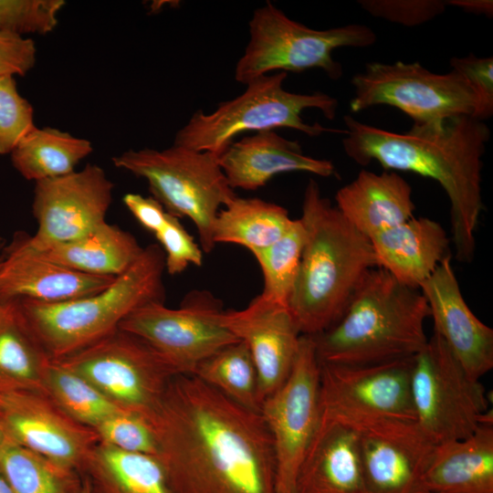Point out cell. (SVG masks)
<instances>
[{
	"label": "cell",
	"mask_w": 493,
	"mask_h": 493,
	"mask_svg": "<svg viewBox=\"0 0 493 493\" xmlns=\"http://www.w3.org/2000/svg\"><path fill=\"white\" fill-rule=\"evenodd\" d=\"M249 36L235 70L236 80L245 85L274 70L320 68L330 79H338L343 68L332 58L333 50L367 47L376 41L375 33L365 25L317 30L290 19L269 1L254 11Z\"/></svg>",
	"instance_id": "8"
},
{
	"label": "cell",
	"mask_w": 493,
	"mask_h": 493,
	"mask_svg": "<svg viewBox=\"0 0 493 493\" xmlns=\"http://www.w3.org/2000/svg\"><path fill=\"white\" fill-rule=\"evenodd\" d=\"M305 230L300 219H294L288 232L270 246L251 252L263 273L261 293L288 308V301L298 278Z\"/></svg>",
	"instance_id": "34"
},
{
	"label": "cell",
	"mask_w": 493,
	"mask_h": 493,
	"mask_svg": "<svg viewBox=\"0 0 493 493\" xmlns=\"http://www.w3.org/2000/svg\"><path fill=\"white\" fill-rule=\"evenodd\" d=\"M320 377L314 341L301 335L288 377L260 410L274 446L277 493H296L298 474L320 419Z\"/></svg>",
	"instance_id": "13"
},
{
	"label": "cell",
	"mask_w": 493,
	"mask_h": 493,
	"mask_svg": "<svg viewBox=\"0 0 493 493\" xmlns=\"http://www.w3.org/2000/svg\"><path fill=\"white\" fill-rule=\"evenodd\" d=\"M430 317L419 288L381 267L367 272L340 319L314 336L320 363L363 365L413 357L425 345Z\"/></svg>",
	"instance_id": "4"
},
{
	"label": "cell",
	"mask_w": 493,
	"mask_h": 493,
	"mask_svg": "<svg viewBox=\"0 0 493 493\" xmlns=\"http://www.w3.org/2000/svg\"><path fill=\"white\" fill-rule=\"evenodd\" d=\"M172 493H277L270 432L260 412L194 375H175L144 419Z\"/></svg>",
	"instance_id": "1"
},
{
	"label": "cell",
	"mask_w": 493,
	"mask_h": 493,
	"mask_svg": "<svg viewBox=\"0 0 493 493\" xmlns=\"http://www.w3.org/2000/svg\"><path fill=\"white\" fill-rule=\"evenodd\" d=\"M143 248L131 233L105 222L79 239L42 251L33 250L75 271L116 278L136 262Z\"/></svg>",
	"instance_id": "26"
},
{
	"label": "cell",
	"mask_w": 493,
	"mask_h": 493,
	"mask_svg": "<svg viewBox=\"0 0 493 493\" xmlns=\"http://www.w3.org/2000/svg\"><path fill=\"white\" fill-rule=\"evenodd\" d=\"M5 240L3 238L0 237V263L3 259V257H4V251H5Z\"/></svg>",
	"instance_id": "45"
},
{
	"label": "cell",
	"mask_w": 493,
	"mask_h": 493,
	"mask_svg": "<svg viewBox=\"0 0 493 493\" xmlns=\"http://www.w3.org/2000/svg\"><path fill=\"white\" fill-rule=\"evenodd\" d=\"M418 490L493 493V425L481 424L466 438L436 445Z\"/></svg>",
	"instance_id": "25"
},
{
	"label": "cell",
	"mask_w": 493,
	"mask_h": 493,
	"mask_svg": "<svg viewBox=\"0 0 493 493\" xmlns=\"http://www.w3.org/2000/svg\"><path fill=\"white\" fill-rule=\"evenodd\" d=\"M64 0H0V32L46 35L57 26Z\"/></svg>",
	"instance_id": "35"
},
{
	"label": "cell",
	"mask_w": 493,
	"mask_h": 493,
	"mask_svg": "<svg viewBox=\"0 0 493 493\" xmlns=\"http://www.w3.org/2000/svg\"><path fill=\"white\" fill-rule=\"evenodd\" d=\"M81 475L86 493H172L154 456L99 442Z\"/></svg>",
	"instance_id": "27"
},
{
	"label": "cell",
	"mask_w": 493,
	"mask_h": 493,
	"mask_svg": "<svg viewBox=\"0 0 493 493\" xmlns=\"http://www.w3.org/2000/svg\"><path fill=\"white\" fill-rule=\"evenodd\" d=\"M113 184L105 171L88 163L80 171L36 182L32 209L37 222L26 244L36 251L79 239L106 221Z\"/></svg>",
	"instance_id": "15"
},
{
	"label": "cell",
	"mask_w": 493,
	"mask_h": 493,
	"mask_svg": "<svg viewBox=\"0 0 493 493\" xmlns=\"http://www.w3.org/2000/svg\"><path fill=\"white\" fill-rule=\"evenodd\" d=\"M0 493H14L0 469Z\"/></svg>",
	"instance_id": "44"
},
{
	"label": "cell",
	"mask_w": 493,
	"mask_h": 493,
	"mask_svg": "<svg viewBox=\"0 0 493 493\" xmlns=\"http://www.w3.org/2000/svg\"><path fill=\"white\" fill-rule=\"evenodd\" d=\"M222 303L206 290H193L177 309L151 302L128 315L119 328L147 342L175 375H192L196 366L238 341L223 324Z\"/></svg>",
	"instance_id": "12"
},
{
	"label": "cell",
	"mask_w": 493,
	"mask_h": 493,
	"mask_svg": "<svg viewBox=\"0 0 493 493\" xmlns=\"http://www.w3.org/2000/svg\"><path fill=\"white\" fill-rule=\"evenodd\" d=\"M85 493H86V489H85Z\"/></svg>",
	"instance_id": "48"
},
{
	"label": "cell",
	"mask_w": 493,
	"mask_h": 493,
	"mask_svg": "<svg viewBox=\"0 0 493 493\" xmlns=\"http://www.w3.org/2000/svg\"><path fill=\"white\" fill-rule=\"evenodd\" d=\"M342 146L347 156L366 166L379 163L385 171L411 172L436 181L450 203L455 257L468 263L476 252L475 234L483 210L482 167L488 126L472 116L414 124L398 133L343 118Z\"/></svg>",
	"instance_id": "2"
},
{
	"label": "cell",
	"mask_w": 493,
	"mask_h": 493,
	"mask_svg": "<svg viewBox=\"0 0 493 493\" xmlns=\"http://www.w3.org/2000/svg\"><path fill=\"white\" fill-rule=\"evenodd\" d=\"M47 359L8 302L0 318V387L45 392L42 373Z\"/></svg>",
	"instance_id": "32"
},
{
	"label": "cell",
	"mask_w": 493,
	"mask_h": 493,
	"mask_svg": "<svg viewBox=\"0 0 493 493\" xmlns=\"http://www.w3.org/2000/svg\"><path fill=\"white\" fill-rule=\"evenodd\" d=\"M344 422L358 434L367 493L415 491L436 446L415 421L388 418Z\"/></svg>",
	"instance_id": "17"
},
{
	"label": "cell",
	"mask_w": 493,
	"mask_h": 493,
	"mask_svg": "<svg viewBox=\"0 0 493 493\" xmlns=\"http://www.w3.org/2000/svg\"><path fill=\"white\" fill-rule=\"evenodd\" d=\"M286 78L287 72L283 71L262 76L247 83L241 95L220 103L213 112L195 111L176 133L173 145L219 156L236 135L245 131L288 128L311 137L330 131L345 133V130L307 123L301 117L304 110L317 109L325 118L333 120L339 106L337 99L320 91H288L283 88Z\"/></svg>",
	"instance_id": "6"
},
{
	"label": "cell",
	"mask_w": 493,
	"mask_h": 493,
	"mask_svg": "<svg viewBox=\"0 0 493 493\" xmlns=\"http://www.w3.org/2000/svg\"><path fill=\"white\" fill-rule=\"evenodd\" d=\"M192 375L242 406L260 412L257 371L243 341L220 349L201 362Z\"/></svg>",
	"instance_id": "31"
},
{
	"label": "cell",
	"mask_w": 493,
	"mask_h": 493,
	"mask_svg": "<svg viewBox=\"0 0 493 493\" xmlns=\"http://www.w3.org/2000/svg\"><path fill=\"white\" fill-rule=\"evenodd\" d=\"M93 151L89 140L56 128H33L11 154L14 167L26 180L38 182L68 174Z\"/></svg>",
	"instance_id": "29"
},
{
	"label": "cell",
	"mask_w": 493,
	"mask_h": 493,
	"mask_svg": "<svg viewBox=\"0 0 493 493\" xmlns=\"http://www.w3.org/2000/svg\"><path fill=\"white\" fill-rule=\"evenodd\" d=\"M154 236L164 254V266L168 274L177 275L190 265H202L204 252L179 218L168 213L165 223Z\"/></svg>",
	"instance_id": "38"
},
{
	"label": "cell",
	"mask_w": 493,
	"mask_h": 493,
	"mask_svg": "<svg viewBox=\"0 0 493 493\" xmlns=\"http://www.w3.org/2000/svg\"><path fill=\"white\" fill-rule=\"evenodd\" d=\"M336 207L359 232L374 235L414 217L411 185L396 172L362 170L335 194Z\"/></svg>",
	"instance_id": "24"
},
{
	"label": "cell",
	"mask_w": 493,
	"mask_h": 493,
	"mask_svg": "<svg viewBox=\"0 0 493 493\" xmlns=\"http://www.w3.org/2000/svg\"><path fill=\"white\" fill-rule=\"evenodd\" d=\"M0 469L14 493H85L77 469L16 444L1 431Z\"/></svg>",
	"instance_id": "30"
},
{
	"label": "cell",
	"mask_w": 493,
	"mask_h": 493,
	"mask_svg": "<svg viewBox=\"0 0 493 493\" xmlns=\"http://www.w3.org/2000/svg\"><path fill=\"white\" fill-rule=\"evenodd\" d=\"M370 241L377 267L415 288L451 255L446 232L428 217H412L374 235Z\"/></svg>",
	"instance_id": "23"
},
{
	"label": "cell",
	"mask_w": 493,
	"mask_h": 493,
	"mask_svg": "<svg viewBox=\"0 0 493 493\" xmlns=\"http://www.w3.org/2000/svg\"><path fill=\"white\" fill-rule=\"evenodd\" d=\"M45 392L71 418L94 429L110 416L124 411L98 389L58 361L47 357L43 366Z\"/></svg>",
	"instance_id": "33"
},
{
	"label": "cell",
	"mask_w": 493,
	"mask_h": 493,
	"mask_svg": "<svg viewBox=\"0 0 493 493\" xmlns=\"http://www.w3.org/2000/svg\"><path fill=\"white\" fill-rule=\"evenodd\" d=\"M446 5L457 7L467 13L485 15L491 17L493 14V2L491 0H449Z\"/></svg>",
	"instance_id": "43"
},
{
	"label": "cell",
	"mask_w": 493,
	"mask_h": 493,
	"mask_svg": "<svg viewBox=\"0 0 493 493\" xmlns=\"http://www.w3.org/2000/svg\"><path fill=\"white\" fill-rule=\"evenodd\" d=\"M299 219L305 242L288 309L301 335L314 336L340 319L377 265L370 238L342 216L312 179L304 191Z\"/></svg>",
	"instance_id": "3"
},
{
	"label": "cell",
	"mask_w": 493,
	"mask_h": 493,
	"mask_svg": "<svg viewBox=\"0 0 493 493\" xmlns=\"http://www.w3.org/2000/svg\"><path fill=\"white\" fill-rule=\"evenodd\" d=\"M36 59L37 48L31 38L0 32V76H25Z\"/></svg>",
	"instance_id": "41"
},
{
	"label": "cell",
	"mask_w": 493,
	"mask_h": 493,
	"mask_svg": "<svg viewBox=\"0 0 493 493\" xmlns=\"http://www.w3.org/2000/svg\"><path fill=\"white\" fill-rule=\"evenodd\" d=\"M351 83L354 93L352 112L377 105L394 107L414 124L437 122L455 116L475 118L477 99L467 81L457 72H431L419 62H370Z\"/></svg>",
	"instance_id": "11"
},
{
	"label": "cell",
	"mask_w": 493,
	"mask_h": 493,
	"mask_svg": "<svg viewBox=\"0 0 493 493\" xmlns=\"http://www.w3.org/2000/svg\"><path fill=\"white\" fill-rule=\"evenodd\" d=\"M413 357L363 365L320 362V415L347 422L415 421Z\"/></svg>",
	"instance_id": "14"
},
{
	"label": "cell",
	"mask_w": 493,
	"mask_h": 493,
	"mask_svg": "<svg viewBox=\"0 0 493 493\" xmlns=\"http://www.w3.org/2000/svg\"><path fill=\"white\" fill-rule=\"evenodd\" d=\"M293 220L287 209L277 204L236 196L217 214L213 240L215 244H236L253 252L278 240Z\"/></svg>",
	"instance_id": "28"
},
{
	"label": "cell",
	"mask_w": 493,
	"mask_h": 493,
	"mask_svg": "<svg viewBox=\"0 0 493 493\" xmlns=\"http://www.w3.org/2000/svg\"><path fill=\"white\" fill-rule=\"evenodd\" d=\"M413 493H431V492H426V491H419V490H418V491H414V492H413Z\"/></svg>",
	"instance_id": "47"
},
{
	"label": "cell",
	"mask_w": 493,
	"mask_h": 493,
	"mask_svg": "<svg viewBox=\"0 0 493 493\" xmlns=\"http://www.w3.org/2000/svg\"><path fill=\"white\" fill-rule=\"evenodd\" d=\"M296 493H367L358 434L351 425L320 415Z\"/></svg>",
	"instance_id": "22"
},
{
	"label": "cell",
	"mask_w": 493,
	"mask_h": 493,
	"mask_svg": "<svg viewBox=\"0 0 493 493\" xmlns=\"http://www.w3.org/2000/svg\"><path fill=\"white\" fill-rule=\"evenodd\" d=\"M0 431L16 444L80 474L100 439L44 391L0 387Z\"/></svg>",
	"instance_id": "16"
},
{
	"label": "cell",
	"mask_w": 493,
	"mask_h": 493,
	"mask_svg": "<svg viewBox=\"0 0 493 493\" xmlns=\"http://www.w3.org/2000/svg\"><path fill=\"white\" fill-rule=\"evenodd\" d=\"M112 163L145 179L152 196L166 212L192 220L203 252L213 250L217 214L236 196L219 165L218 156L173 145L163 150H128L114 156Z\"/></svg>",
	"instance_id": "7"
},
{
	"label": "cell",
	"mask_w": 493,
	"mask_h": 493,
	"mask_svg": "<svg viewBox=\"0 0 493 493\" xmlns=\"http://www.w3.org/2000/svg\"><path fill=\"white\" fill-rule=\"evenodd\" d=\"M114 277L81 273L58 265L31 249L19 232L5 246L0 263V302L26 299L61 302L96 294Z\"/></svg>",
	"instance_id": "20"
},
{
	"label": "cell",
	"mask_w": 493,
	"mask_h": 493,
	"mask_svg": "<svg viewBox=\"0 0 493 493\" xmlns=\"http://www.w3.org/2000/svg\"><path fill=\"white\" fill-rule=\"evenodd\" d=\"M121 409L145 419L159 404L173 370L140 337L117 329L99 341L60 359Z\"/></svg>",
	"instance_id": "10"
},
{
	"label": "cell",
	"mask_w": 493,
	"mask_h": 493,
	"mask_svg": "<svg viewBox=\"0 0 493 493\" xmlns=\"http://www.w3.org/2000/svg\"><path fill=\"white\" fill-rule=\"evenodd\" d=\"M219 165L232 189L257 190L275 175L290 172L329 177L336 174L334 164L303 153L299 142L275 131L256 132L232 142L218 156Z\"/></svg>",
	"instance_id": "21"
},
{
	"label": "cell",
	"mask_w": 493,
	"mask_h": 493,
	"mask_svg": "<svg viewBox=\"0 0 493 493\" xmlns=\"http://www.w3.org/2000/svg\"><path fill=\"white\" fill-rule=\"evenodd\" d=\"M164 254L152 244L103 290L61 302L10 301L29 334L50 359L73 354L108 336L138 308L164 302Z\"/></svg>",
	"instance_id": "5"
},
{
	"label": "cell",
	"mask_w": 493,
	"mask_h": 493,
	"mask_svg": "<svg viewBox=\"0 0 493 493\" xmlns=\"http://www.w3.org/2000/svg\"><path fill=\"white\" fill-rule=\"evenodd\" d=\"M35 127L33 106L19 93L14 76H0V154L11 153Z\"/></svg>",
	"instance_id": "36"
},
{
	"label": "cell",
	"mask_w": 493,
	"mask_h": 493,
	"mask_svg": "<svg viewBox=\"0 0 493 493\" xmlns=\"http://www.w3.org/2000/svg\"><path fill=\"white\" fill-rule=\"evenodd\" d=\"M100 442L117 449L154 456L156 445L152 433L142 417L119 412L102 421L93 429Z\"/></svg>",
	"instance_id": "37"
},
{
	"label": "cell",
	"mask_w": 493,
	"mask_h": 493,
	"mask_svg": "<svg viewBox=\"0 0 493 493\" xmlns=\"http://www.w3.org/2000/svg\"><path fill=\"white\" fill-rule=\"evenodd\" d=\"M6 307H7V303H1L0 302V318L3 316V314L5 313V309H6Z\"/></svg>",
	"instance_id": "46"
},
{
	"label": "cell",
	"mask_w": 493,
	"mask_h": 493,
	"mask_svg": "<svg viewBox=\"0 0 493 493\" xmlns=\"http://www.w3.org/2000/svg\"><path fill=\"white\" fill-rule=\"evenodd\" d=\"M222 321L252 356L262 404L288 377L301 333L287 306L261 294L243 309L224 310Z\"/></svg>",
	"instance_id": "18"
},
{
	"label": "cell",
	"mask_w": 493,
	"mask_h": 493,
	"mask_svg": "<svg viewBox=\"0 0 493 493\" xmlns=\"http://www.w3.org/2000/svg\"><path fill=\"white\" fill-rule=\"evenodd\" d=\"M451 69L461 75L469 84L477 99L475 118L480 121L493 114V58H478L470 54L450 59Z\"/></svg>",
	"instance_id": "40"
},
{
	"label": "cell",
	"mask_w": 493,
	"mask_h": 493,
	"mask_svg": "<svg viewBox=\"0 0 493 493\" xmlns=\"http://www.w3.org/2000/svg\"><path fill=\"white\" fill-rule=\"evenodd\" d=\"M123 204L135 219L153 235L165 223L168 212L152 196L128 193L123 196Z\"/></svg>",
	"instance_id": "42"
},
{
	"label": "cell",
	"mask_w": 493,
	"mask_h": 493,
	"mask_svg": "<svg viewBox=\"0 0 493 493\" xmlns=\"http://www.w3.org/2000/svg\"><path fill=\"white\" fill-rule=\"evenodd\" d=\"M361 7L371 16L405 26L425 24L446 10L440 0H359Z\"/></svg>",
	"instance_id": "39"
},
{
	"label": "cell",
	"mask_w": 493,
	"mask_h": 493,
	"mask_svg": "<svg viewBox=\"0 0 493 493\" xmlns=\"http://www.w3.org/2000/svg\"><path fill=\"white\" fill-rule=\"evenodd\" d=\"M411 394L415 422L435 445L469 436L488 409L479 380L467 375L435 332L413 357Z\"/></svg>",
	"instance_id": "9"
},
{
	"label": "cell",
	"mask_w": 493,
	"mask_h": 493,
	"mask_svg": "<svg viewBox=\"0 0 493 493\" xmlns=\"http://www.w3.org/2000/svg\"><path fill=\"white\" fill-rule=\"evenodd\" d=\"M451 257H446L419 289L428 304L435 332L467 375L479 380L493 368V330L465 301Z\"/></svg>",
	"instance_id": "19"
}]
</instances>
